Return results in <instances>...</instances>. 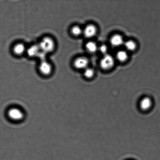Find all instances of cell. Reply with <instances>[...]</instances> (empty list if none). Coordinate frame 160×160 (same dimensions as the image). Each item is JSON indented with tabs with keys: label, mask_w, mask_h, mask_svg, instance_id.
<instances>
[{
	"label": "cell",
	"mask_w": 160,
	"mask_h": 160,
	"mask_svg": "<svg viewBox=\"0 0 160 160\" xmlns=\"http://www.w3.org/2000/svg\"><path fill=\"white\" fill-rule=\"evenodd\" d=\"M41 51L48 53L52 52L55 48V43L51 37H46L43 38L38 45Z\"/></svg>",
	"instance_id": "1"
},
{
	"label": "cell",
	"mask_w": 160,
	"mask_h": 160,
	"mask_svg": "<svg viewBox=\"0 0 160 160\" xmlns=\"http://www.w3.org/2000/svg\"><path fill=\"white\" fill-rule=\"evenodd\" d=\"M8 117L14 122L21 121L24 117L23 111L20 108L13 107L10 108L8 112Z\"/></svg>",
	"instance_id": "2"
},
{
	"label": "cell",
	"mask_w": 160,
	"mask_h": 160,
	"mask_svg": "<svg viewBox=\"0 0 160 160\" xmlns=\"http://www.w3.org/2000/svg\"><path fill=\"white\" fill-rule=\"evenodd\" d=\"M114 59L112 56L106 54L104 55L100 62V66L103 70L110 69L114 66Z\"/></svg>",
	"instance_id": "3"
},
{
	"label": "cell",
	"mask_w": 160,
	"mask_h": 160,
	"mask_svg": "<svg viewBox=\"0 0 160 160\" xmlns=\"http://www.w3.org/2000/svg\"><path fill=\"white\" fill-rule=\"evenodd\" d=\"M153 105L152 99L148 97H145L141 99L139 103V108L143 112H147L151 109Z\"/></svg>",
	"instance_id": "4"
},
{
	"label": "cell",
	"mask_w": 160,
	"mask_h": 160,
	"mask_svg": "<svg viewBox=\"0 0 160 160\" xmlns=\"http://www.w3.org/2000/svg\"><path fill=\"white\" fill-rule=\"evenodd\" d=\"M88 64V59L84 57L77 58L73 62L74 67L78 69H85L87 68Z\"/></svg>",
	"instance_id": "5"
},
{
	"label": "cell",
	"mask_w": 160,
	"mask_h": 160,
	"mask_svg": "<svg viewBox=\"0 0 160 160\" xmlns=\"http://www.w3.org/2000/svg\"><path fill=\"white\" fill-rule=\"evenodd\" d=\"M39 70L41 73L45 76H48L52 71V67L51 64L46 61L41 62L39 66Z\"/></svg>",
	"instance_id": "6"
},
{
	"label": "cell",
	"mask_w": 160,
	"mask_h": 160,
	"mask_svg": "<svg viewBox=\"0 0 160 160\" xmlns=\"http://www.w3.org/2000/svg\"><path fill=\"white\" fill-rule=\"evenodd\" d=\"M85 37L87 38H92L96 35L97 32L96 27L92 24L87 25L83 31Z\"/></svg>",
	"instance_id": "7"
},
{
	"label": "cell",
	"mask_w": 160,
	"mask_h": 160,
	"mask_svg": "<svg viewBox=\"0 0 160 160\" xmlns=\"http://www.w3.org/2000/svg\"><path fill=\"white\" fill-rule=\"evenodd\" d=\"M110 43L114 47H118L124 43L123 39L121 35L118 34H114L111 37Z\"/></svg>",
	"instance_id": "8"
},
{
	"label": "cell",
	"mask_w": 160,
	"mask_h": 160,
	"mask_svg": "<svg viewBox=\"0 0 160 160\" xmlns=\"http://www.w3.org/2000/svg\"><path fill=\"white\" fill-rule=\"evenodd\" d=\"M40 51L41 50L38 45H34L30 47L27 52L28 56L30 57H37Z\"/></svg>",
	"instance_id": "9"
},
{
	"label": "cell",
	"mask_w": 160,
	"mask_h": 160,
	"mask_svg": "<svg viewBox=\"0 0 160 160\" xmlns=\"http://www.w3.org/2000/svg\"><path fill=\"white\" fill-rule=\"evenodd\" d=\"M13 50L15 54L17 55H21L26 51V47L23 43H17L14 47Z\"/></svg>",
	"instance_id": "10"
},
{
	"label": "cell",
	"mask_w": 160,
	"mask_h": 160,
	"mask_svg": "<svg viewBox=\"0 0 160 160\" xmlns=\"http://www.w3.org/2000/svg\"><path fill=\"white\" fill-rule=\"evenodd\" d=\"M86 48L89 52L92 53L95 52L98 48L97 44L93 42H88L86 45Z\"/></svg>",
	"instance_id": "11"
},
{
	"label": "cell",
	"mask_w": 160,
	"mask_h": 160,
	"mask_svg": "<svg viewBox=\"0 0 160 160\" xmlns=\"http://www.w3.org/2000/svg\"><path fill=\"white\" fill-rule=\"evenodd\" d=\"M116 56L118 60L121 62H125L128 58V53L124 51H119L117 53Z\"/></svg>",
	"instance_id": "12"
},
{
	"label": "cell",
	"mask_w": 160,
	"mask_h": 160,
	"mask_svg": "<svg viewBox=\"0 0 160 160\" xmlns=\"http://www.w3.org/2000/svg\"><path fill=\"white\" fill-rule=\"evenodd\" d=\"M125 48L127 50L130 51H133L136 50L137 48V45L133 40H129L127 41L124 44Z\"/></svg>",
	"instance_id": "13"
},
{
	"label": "cell",
	"mask_w": 160,
	"mask_h": 160,
	"mask_svg": "<svg viewBox=\"0 0 160 160\" xmlns=\"http://www.w3.org/2000/svg\"><path fill=\"white\" fill-rule=\"evenodd\" d=\"M95 73L94 70L92 68H87L85 69L84 76L88 79H91L93 77Z\"/></svg>",
	"instance_id": "14"
},
{
	"label": "cell",
	"mask_w": 160,
	"mask_h": 160,
	"mask_svg": "<svg viewBox=\"0 0 160 160\" xmlns=\"http://www.w3.org/2000/svg\"><path fill=\"white\" fill-rule=\"evenodd\" d=\"M83 32L81 28L79 26H73L71 29V32L73 35L75 36H79Z\"/></svg>",
	"instance_id": "15"
},
{
	"label": "cell",
	"mask_w": 160,
	"mask_h": 160,
	"mask_svg": "<svg viewBox=\"0 0 160 160\" xmlns=\"http://www.w3.org/2000/svg\"><path fill=\"white\" fill-rule=\"evenodd\" d=\"M47 55V53L41 51L39 53L37 57L41 61V62H44V61H46Z\"/></svg>",
	"instance_id": "16"
},
{
	"label": "cell",
	"mask_w": 160,
	"mask_h": 160,
	"mask_svg": "<svg viewBox=\"0 0 160 160\" xmlns=\"http://www.w3.org/2000/svg\"><path fill=\"white\" fill-rule=\"evenodd\" d=\"M99 50L100 52L104 55L107 54V52L108 51V48L107 46L104 44L102 45L99 48Z\"/></svg>",
	"instance_id": "17"
}]
</instances>
